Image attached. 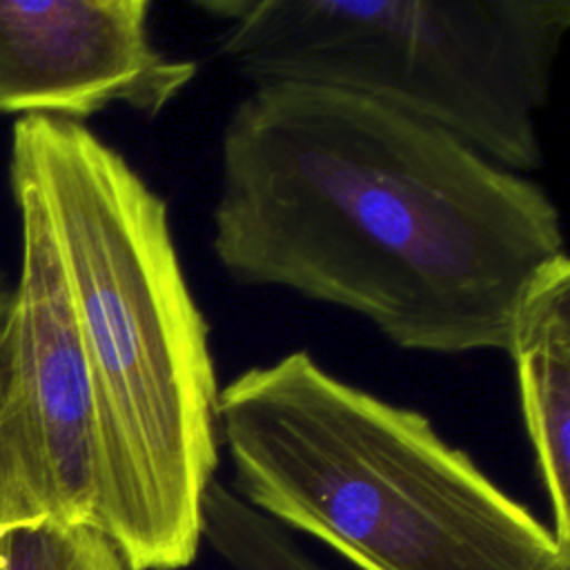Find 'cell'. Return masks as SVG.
I'll return each mask as SVG.
<instances>
[{"label":"cell","mask_w":570,"mask_h":570,"mask_svg":"<svg viewBox=\"0 0 570 570\" xmlns=\"http://www.w3.org/2000/svg\"><path fill=\"white\" fill-rule=\"evenodd\" d=\"M212 249L243 285L365 318L407 352H505L521 294L566 254L532 178L383 102L254 85L220 138Z\"/></svg>","instance_id":"6da1fadb"},{"label":"cell","mask_w":570,"mask_h":570,"mask_svg":"<svg viewBox=\"0 0 570 570\" xmlns=\"http://www.w3.org/2000/svg\"><path fill=\"white\" fill-rule=\"evenodd\" d=\"M9 176L47 216L76 314L96 416V530L127 570L185 568L218 463V385L167 203L62 118L13 125Z\"/></svg>","instance_id":"7a4b0ae2"},{"label":"cell","mask_w":570,"mask_h":570,"mask_svg":"<svg viewBox=\"0 0 570 570\" xmlns=\"http://www.w3.org/2000/svg\"><path fill=\"white\" fill-rule=\"evenodd\" d=\"M236 494L361 570H548L561 548L428 416L298 350L218 387Z\"/></svg>","instance_id":"3957f363"},{"label":"cell","mask_w":570,"mask_h":570,"mask_svg":"<svg viewBox=\"0 0 570 570\" xmlns=\"http://www.w3.org/2000/svg\"><path fill=\"white\" fill-rule=\"evenodd\" d=\"M218 56L254 85L356 94L463 140L497 165L541 167L546 105L570 0H200Z\"/></svg>","instance_id":"277c9868"},{"label":"cell","mask_w":570,"mask_h":570,"mask_svg":"<svg viewBox=\"0 0 570 570\" xmlns=\"http://www.w3.org/2000/svg\"><path fill=\"white\" fill-rule=\"evenodd\" d=\"M20 269L0 327V528H96L98 441L87 361L47 216L11 178Z\"/></svg>","instance_id":"5b68a950"},{"label":"cell","mask_w":570,"mask_h":570,"mask_svg":"<svg viewBox=\"0 0 570 570\" xmlns=\"http://www.w3.org/2000/svg\"><path fill=\"white\" fill-rule=\"evenodd\" d=\"M149 0H0V116H156L196 76L149 36Z\"/></svg>","instance_id":"8992f818"},{"label":"cell","mask_w":570,"mask_h":570,"mask_svg":"<svg viewBox=\"0 0 570 570\" xmlns=\"http://www.w3.org/2000/svg\"><path fill=\"white\" fill-rule=\"evenodd\" d=\"M512 358L528 441L552 510V534L570 548V261L552 258L528 283L512 316Z\"/></svg>","instance_id":"52a82bcc"},{"label":"cell","mask_w":570,"mask_h":570,"mask_svg":"<svg viewBox=\"0 0 570 570\" xmlns=\"http://www.w3.org/2000/svg\"><path fill=\"white\" fill-rule=\"evenodd\" d=\"M203 539L236 570H325L285 528L216 479L203 499Z\"/></svg>","instance_id":"ba28073f"},{"label":"cell","mask_w":570,"mask_h":570,"mask_svg":"<svg viewBox=\"0 0 570 570\" xmlns=\"http://www.w3.org/2000/svg\"><path fill=\"white\" fill-rule=\"evenodd\" d=\"M0 570H127L109 539L82 523L29 521L0 528Z\"/></svg>","instance_id":"9c48e42d"},{"label":"cell","mask_w":570,"mask_h":570,"mask_svg":"<svg viewBox=\"0 0 570 570\" xmlns=\"http://www.w3.org/2000/svg\"><path fill=\"white\" fill-rule=\"evenodd\" d=\"M9 301H11V287H7L4 278L0 276V327H2V321H4L7 309H9Z\"/></svg>","instance_id":"30bf717a"},{"label":"cell","mask_w":570,"mask_h":570,"mask_svg":"<svg viewBox=\"0 0 570 570\" xmlns=\"http://www.w3.org/2000/svg\"><path fill=\"white\" fill-rule=\"evenodd\" d=\"M548 570H570V550L559 552V557L548 566Z\"/></svg>","instance_id":"8fae6325"}]
</instances>
